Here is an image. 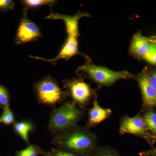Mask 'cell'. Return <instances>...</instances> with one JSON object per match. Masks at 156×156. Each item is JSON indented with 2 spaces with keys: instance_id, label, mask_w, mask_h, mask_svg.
I'll return each mask as SVG.
<instances>
[{
  "instance_id": "cell-1",
  "label": "cell",
  "mask_w": 156,
  "mask_h": 156,
  "mask_svg": "<svg viewBox=\"0 0 156 156\" xmlns=\"http://www.w3.org/2000/svg\"><path fill=\"white\" fill-rule=\"evenodd\" d=\"M95 142L93 133L77 126L56 134L51 141L55 147L78 156H88Z\"/></svg>"
},
{
  "instance_id": "cell-2",
  "label": "cell",
  "mask_w": 156,
  "mask_h": 156,
  "mask_svg": "<svg viewBox=\"0 0 156 156\" xmlns=\"http://www.w3.org/2000/svg\"><path fill=\"white\" fill-rule=\"evenodd\" d=\"M83 116V112L74 103L65 102L51 112L48 131L56 134L76 126Z\"/></svg>"
},
{
  "instance_id": "cell-3",
  "label": "cell",
  "mask_w": 156,
  "mask_h": 156,
  "mask_svg": "<svg viewBox=\"0 0 156 156\" xmlns=\"http://www.w3.org/2000/svg\"><path fill=\"white\" fill-rule=\"evenodd\" d=\"M34 90L39 103L48 106H56L65 96L57 82L50 76L37 82L34 85Z\"/></svg>"
},
{
  "instance_id": "cell-4",
  "label": "cell",
  "mask_w": 156,
  "mask_h": 156,
  "mask_svg": "<svg viewBox=\"0 0 156 156\" xmlns=\"http://www.w3.org/2000/svg\"><path fill=\"white\" fill-rule=\"evenodd\" d=\"M79 69L86 73L92 80L101 85H109L117 81L133 77L127 71H115L107 68L89 64L82 66Z\"/></svg>"
},
{
  "instance_id": "cell-5",
  "label": "cell",
  "mask_w": 156,
  "mask_h": 156,
  "mask_svg": "<svg viewBox=\"0 0 156 156\" xmlns=\"http://www.w3.org/2000/svg\"><path fill=\"white\" fill-rule=\"evenodd\" d=\"M26 13L27 11H24L17 28L15 38V42L17 44L35 41L41 35L38 27L27 18Z\"/></svg>"
},
{
  "instance_id": "cell-6",
  "label": "cell",
  "mask_w": 156,
  "mask_h": 156,
  "mask_svg": "<svg viewBox=\"0 0 156 156\" xmlns=\"http://www.w3.org/2000/svg\"><path fill=\"white\" fill-rule=\"evenodd\" d=\"M64 87L69 89L73 102L81 107L88 103L92 95L89 85L81 80L65 82Z\"/></svg>"
},
{
  "instance_id": "cell-7",
  "label": "cell",
  "mask_w": 156,
  "mask_h": 156,
  "mask_svg": "<svg viewBox=\"0 0 156 156\" xmlns=\"http://www.w3.org/2000/svg\"><path fill=\"white\" fill-rule=\"evenodd\" d=\"M146 128L144 119L138 116L128 117L122 121L120 127V133L142 135Z\"/></svg>"
},
{
  "instance_id": "cell-8",
  "label": "cell",
  "mask_w": 156,
  "mask_h": 156,
  "mask_svg": "<svg viewBox=\"0 0 156 156\" xmlns=\"http://www.w3.org/2000/svg\"><path fill=\"white\" fill-rule=\"evenodd\" d=\"M138 82L144 104L150 107H156V91L151 85L149 77L143 75L140 77Z\"/></svg>"
},
{
  "instance_id": "cell-9",
  "label": "cell",
  "mask_w": 156,
  "mask_h": 156,
  "mask_svg": "<svg viewBox=\"0 0 156 156\" xmlns=\"http://www.w3.org/2000/svg\"><path fill=\"white\" fill-rule=\"evenodd\" d=\"M112 113L111 109L104 108L95 101L93 106L89 110L88 123L89 126H93L102 122L106 119Z\"/></svg>"
},
{
  "instance_id": "cell-10",
  "label": "cell",
  "mask_w": 156,
  "mask_h": 156,
  "mask_svg": "<svg viewBox=\"0 0 156 156\" xmlns=\"http://www.w3.org/2000/svg\"><path fill=\"white\" fill-rule=\"evenodd\" d=\"M151 42L146 37L141 34H136L132 39L131 45V50L136 55L142 56L149 49Z\"/></svg>"
},
{
  "instance_id": "cell-11",
  "label": "cell",
  "mask_w": 156,
  "mask_h": 156,
  "mask_svg": "<svg viewBox=\"0 0 156 156\" xmlns=\"http://www.w3.org/2000/svg\"><path fill=\"white\" fill-rule=\"evenodd\" d=\"M34 124L28 120H21L15 122L13 125L14 132L28 145L29 143V134L34 130Z\"/></svg>"
},
{
  "instance_id": "cell-12",
  "label": "cell",
  "mask_w": 156,
  "mask_h": 156,
  "mask_svg": "<svg viewBox=\"0 0 156 156\" xmlns=\"http://www.w3.org/2000/svg\"><path fill=\"white\" fill-rule=\"evenodd\" d=\"M48 151H44L38 146L29 144L24 149L16 151L14 156H48Z\"/></svg>"
},
{
  "instance_id": "cell-13",
  "label": "cell",
  "mask_w": 156,
  "mask_h": 156,
  "mask_svg": "<svg viewBox=\"0 0 156 156\" xmlns=\"http://www.w3.org/2000/svg\"><path fill=\"white\" fill-rule=\"evenodd\" d=\"M2 114L0 116V124H3L5 126H10L15 122V116L11 110L10 106L3 110Z\"/></svg>"
},
{
  "instance_id": "cell-14",
  "label": "cell",
  "mask_w": 156,
  "mask_h": 156,
  "mask_svg": "<svg viewBox=\"0 0 156 156\" xmlns=\"http://www.w3.org/2000/svg\"><path fill=\"white\" fill-rule=\"evenodd\" d=\"M11 95L9 89L0 84V107L2 109L10 106Z\"/></svg>"
},
{
  "instance_id": "cell-15",
  "label": "cell",
  "mask_w": 156,
  "mask_h": 156,
  "mask_svg": "<svg viewBox=\"0 0 156 156\" xmlns=\"http://www.w3.org/2000/svg\"><path fill=\"white\" fill-rule=\"evenodd\" d=\"M56 2L53 0H24L22 2L27 8H36L45 5L52 7Z\"/></svg>"
},
{
  "instance_id": "cell-16",
  "label": "cell",
  "mask_w": 156,
  "mask_h": 156,
  "mask_svg": "<svg viewBox=\"0 0 156 156\" xmlns=\"http://www.w3.org/2000/svg\"><path fill=\"white\" fill-rule=\"evenodd\" d=\"M146 126L148 129L156 133V113L153 112H149L144 117Z\"/></svg>"
},
{
  "instance_id": "cell-17",
  "label": "cell",
  "mask_w": 156,
  "mask_h": 156,
  "mask_svg": "<svg viewBox=\"0 0 156 156\" xmlns=\"http://www.w3.org/2000/svg\"><path fill=\"white\" fill-rule=\"evenodd\" d=\"M150 41L151 44L149 49L142 57L149 63L156 65V44L152 40Z\"/></svg>"
},
{
  "instance_id": "cell-18",
  "label": "cell",
  "mask_w": 156,
  "mask_h": 156,
  "mask_svg": "<svg viewBox=\"0 0 156 156\" xmlns=\"http://www.w3.org/2000/svg\"><path fill=\"white\" fill-rule=\"evenodd\" d=\"M15 3L11 0H0V11L5 12L13 10Z\"/></svg>"
},
{
  "instance_id": "cell-19",
  "label": "cell",
  "mask_w": 156,
  "mask_h": 156,
  "mask_svg": "<svg viewBox=\"0 0 156 156\" xmlns=\"http://www.w3.org/2000/svg\"><path fill=\"white\" fill-rule=\"evenodd\" d=\"M48 156H78L71 153L59 149L57 148H52L48 151Z\"/></svg>"
},
{
  "instance_id": "cell-20",
  "label": "cell",
  "mask_w": 156,
  "mask_h": 156,
  "mask_svg": "<svg viewBox=\"0 0 156 156\" xmlns=\"http://www.w3.org/2000/svg\"><path fill=\"white\" fill-rule=\"evenodd\" d=\"M149 81L152 87L156 91V72L153 73L149 78Z\"/></svg>"
},
{
  "instance_id": "cell-21",
  "label": "cell",
  "mask_w": 156,
  "mask_h": 156,
  "mask_svg": "<svg viewBox=\"0 0 156 156\" xmlns=\"http://www.w3.org/2000/svg\"><path fill=\"white\" fill-rule=\"evenodd\" d=\"M147 155L153 156H156V147L153 149L152 150L149 151L147 153Z\"/></svg>"
},
{
  "instance_id": "cell-22",
  "label": "cell",
  "mask_w": 156,
  "mask_h": 156,
  "mask_svg": "<svg viewBox=\"0 0 156 156\" xmlns=\"http://www.w3.org/2000/svg\"><path fill=\"white\" fill-rule=\"evenodd\" d=\"M98 156H115L113 154L107 152L103 153L101 154Z\"/></svg>"
},
{
  "instance_id": "cell-23",
  "label": "cell",
  "mask_w": 156,
  "mask_h": 156,
  "mask_svg": "<svg viewBox=\"0 0 156 156\" xmlns=\"http://www.w3.org/2000/svg\"><path fill=\"white\" fill-rule=\"evenodd\" d=\"M152 41H153L155 42V43L156 44V40H152Z\"/></svg>"
},
{
  "instance_id": "cell-24",
  "label": "cell",
  "mask_w": 156,
  "mask_h": 156,
  "mask_svg": "<svg viewBox=\"0 0 156 156\" xmlns=\"http://www.w3.org/2000/svg\"></svg>"
}]
</instances>
